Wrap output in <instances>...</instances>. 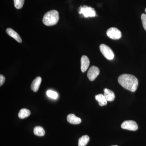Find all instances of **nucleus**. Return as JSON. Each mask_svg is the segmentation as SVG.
<instances>
[{
    "mask_svg": "<svg viewBox=\"0 0 146 146\" xmlns=\"http://www.w3.org/2000/svg\"><path fill=\"white\" fill-rule=\"evenodd\" d=\"M100 49L102 54L106 58L109 60H112L115 56L114 52L111 49L106 45L102 44L100 45Z\"/></svg>",
    "mask_w": 146,
    "mask_h": 146,
    "instance_id": "obj_3",
    "label": "nucleus"
},
{
    "mask_svg": "<svg viewBox=\"0 0 146 146\" xmlns=\"http://www.w3.org/2000/svg\"><path fill=\"white\" fill-rule=\"evenodd\" d=\"M79 13L82 14L84 18L95 17L96 16V12L94 9L87 6H83L80 7Z\"/></svg>",
    "mask_w": 146,
    "mask_h": 146,
    "instance_id": "obj_4",
    "label": "nucleus"
},
{
    "mask_svg": "<svg viewBox=\"0 0 146 146\" xmlns=\"http://www.w3.org/2000/svg\"><path fill=\"white\" fill-rule=\"evenodd\" d=\"M6 31L8 35L11 36L12 38L15 39L16 41H17L19 43H22V40L21 36L16 31L13 30V29L7 28L6 30Z\"/></svg>",
    "mask_w": 146,
    "mask_h": 146,
    "instance_id": "obj_9",
    "label": "nucleus"
},
{
    "mask_svg": "<svg viewBox=\"0 0 146 146\" xmlns=\"http://www.w3.org/2000/svg\"><path fill=\"white\" fill-rule=\"evenodd\" d=\"M42 78L38 76L33 81L31 85V89L34 92H37L39 90V86L42 82Z\"/></svg>",
    "mask_w": 146,
    "mask_h": 146,
    "instance_id": "obj_11",
    "label": "nucleus"
},
{
    "mask_svg": "<svg viewBox=\"0 0 146 146\" xmlns=\"http://www.w3.org/2000/svg\"><path fill=\"white\" fill-rule=\"evenodd\" d=\"M118 146L117 145H112V146Z\"/></svg>",
    "mask_w": 146,
    "mask_h": 146,
    "instance_id": "obj_21",
    "label": "nucleus"
},
{
    "mask_svg": "<svg viewBox=\"0 0 146 146\" xmlns=\"http://www.w3.org/2000/svg\"><path fill=\"white\" fill-rule=\"evenodd\" d=\"M121 127L123 129L133 131L137 130L138 129L137 123L132 120L125 121L122 123Z\"/></svg>",
    "mask_w": 146,
    "mask_h": 146,
    "instance_id": "obj_6",
    "label": "nucleus"
},
{
    "mask_svg": "<svg viewBox=\"0 0 146 146\" xmlns=\"http://www.w3.org/2000/svg\"><path fill=\"white\" fill-rule=\"evenodd\" d=\"M47 96L51 98L54 99H56L57 98L58 94L56 92L54 91H52V90H48L46 92Z\"/></svg>",
    "mask_w": 146,
    "mask_h": 146,
    "instance_id": "obj_18",
    "label": "nucleus"
},
{
    "mask_svg": "<svg viewBox=\"0 0 146 146\" xmlns=\"http://www.w3.org/2000/svg\"><path fill=\"white\" fill-rule=\"evenodd\" d=\"M95 99L98 102L100 106H104L107 104V101L104 94H98L95 96Z\"/></svg>",
    "mask_w": 146,
    "mask_h": 146,
    "instance_id": "obj_13",
    "label": "nucleus"
},
{
    "mask_svg": "<svg viewBox=\"0 0 146 146\" xmlns=\"http://www.w3.org/2000/svg\"><path fill=\"white\" fill-rule=\"evenodd\" d=\"M99 69L95 66H91L87 73V77L90 81H94L98 76L99 75Z\"/></svg>",
    "mask_w": 146,
    "mask_h": 146,
    "instance_id": "obj_7",
    "label": "nucleus"
},
{
    "mask_svg": "<svg viewBox=\"0 0 146 146\" xmlns=\"http://www.w3.org/2000/svg\"><path fill=\"white\" fill-rule=\"evenodd\" d=\"M31 111L26 108L21 109L18 113V117L21 119L28 117L31 115Z\"/></svg>",
    "mask_w": 146,
    "mask_h": 146,
    "instance_id": "obj_14",
    "label": "nucleus"
},
{
    "mask_svg": "<svg viewBox=\"0 0 146 146\" xmlns=\"http://www.w3.org/2000/svg\"><path fill=\"white\" fill-rule=\"evenodd\" d=\"M5 77L3 75H0V86H1L5 82Z\"/></svg>",
    "mask_w": 146,
    "mask_h": 146,
    "instance_id": "obj_20",
    "label": "nucleus"
},
{
    "mask_svg": "<svg viewBox=\"0 0 146 146\" xmlns=\"http://www.w3.org/2000/svg\"><path fill=\"white\" fill-rule=\"evenodd\" d=\"M33 132L35 135L39 136H44L45 134L44 129L40 126H36L34 127Z\"/></svg>",
    "mask_w": 146,
    "mask_h": 146,
    "instance_id": "obj_16",
    "label": "nucleus"
},
{
    "mask_svg": "<svg viewBox=\"0 0 146 146\" xmlns=\"http://www.w3.org/2000/svg\"><path fill=\"white\" fill-rule=\"evenodd\" d=\"M104 95L107 101L112 102L114 100L115 98V94L113 91L106 88L104 89Z\"/></svg>",
    "mask_w": 146,
    "mask_h": 146,
    "instance_id": "obj_12",
    "label": "nucleus"
},
{
    "mask_svg": "<svg viewBox=\"0 0 146 146\" xmlns=\"http://www.w3.org/2000/svg\"><path fill=\"white\" fill-rule=\"evenodd\" d=\"M90 140V138L87 135H84L79 139L78 146H85Z\"/></svg>",
    "mask_w": 146,
    "mask_h": 146,
    "instance_id": "obj_15",
    "label": "nucleus"
},
{
    "mask_svg": "<svg viewBox=\"0 0 146 146\" xmlns=\"http://www.w3.org/2000/svg\"><path fill=\"white\" fill-rule=\"evenodd\" d=\"M90 60L86 56L83 55L81 58V70L82 72H85L89 68Z\"/></svg>",
    "mask_w": 146,
    "mask_h": 146,
    "instance_id": "obj_8",
    "label": "nucleus"
},
{
    "mask_svg": "<svg viewBox=\"0 0 146 146\" xmlns=\"http://www.w3.org/2000/svg\"><path fill=\"white\" fill-rule=\"evenodd\" d=\"M59 16L58 11L52 10L45 13L43 18V23L47 26H52L56 25L59 21Z\"/></svg>",
    "mask_w": 146,
    "mask_h": 146,
    "instance_id": "obj_2",
    "label": "nucleus"
},
{
    "mask_svg": "<svg viewBox=\"0 0 146 146\" xmlns=\"http://www.w3.org/2000/svg\"><path fill=\"white\" fill-rule=\"evenodd\" d=\"M67 121L72 124L77 125L81 123V119L80 118L76 117L74 114H71L67 117Z\"/></svg>",
    "mask_w": 146,
    "mask_h": 146,
    "instance_id": "obj_10",
    "label": "nucleus"
},
{
    "mask_svg": "<svg viewBox=\"0 0 146 146\" xmlns=\"http://www.w3.org/2000/svg\"><path fill=\"white\" fill-rule=\"evenodd\" d=\"M107 36L112 39H119L121 37V33L118 29L115 27L110 28L106 32Z\"/></svg>",
    "mask_w": 146,
    "mask_h": 146,
    "instance_id": "obj_5",
    "label": "nucleus"
},
{
    "mask_svg": "<svg viewBox=\"0 0 146 146\" xmlns=\"http://www.w3.org/2000/svg\"><path fill=\"white\" fill-rule=\"evenodd\" d=\"M145 12L146 14L143 13L141 15V18L143 27L144 29L146 31V8L145 9Z\"/></svg>",
    "mask_w": 146,
    "mask_h": 146,
    "instance_id": "obj_19",
    "label": "nucleus"
},
{
    "mask_svg": "<svg viewBox=\"0 0 146 146\" xmlns=\"http://www.w3.org/2000/svg\"><path fill=\"white\" fill-rule=\"evenodd\" d=\"M25 0H14V6L17 9H21L23 6Z\"/></svg>",
    "mask_w": 146,
    "mask_h": 146,
    "instance_id": "obj_17",
    "label": "nucleus"
},
{
    "mask_svg": "<svg viewBox=\"0 0 146 146\" xmlns=\"http://www.w3.org/2000/svg\"><path fill=\"white\" fill-rule=\"evenodd\" d=\"M118 81L121 86L131 92H135L138 88V79L132 75L129 74L121 75L118 78Z\"/></svg>",
    "mask_w": 146,
    "mask_h": 146,
    "instance_id": "obj_1",
    "label": "nucleus"
}]
</instances>
